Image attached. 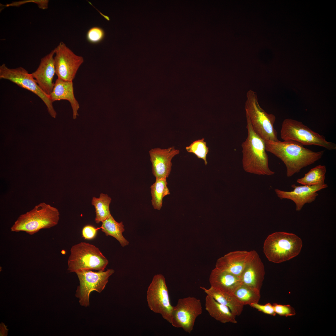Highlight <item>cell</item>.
Masks as SVG:
<instances>
[{
	"mask_svg": "<svg viewBox=\"0 0 336 336\" xmlns=\"http://www.w3.org/2000/svg\"><path fill=\"white\" fill-rule=\"evenodd\" d=\"M265 149L281 160L291 177L301 170L315 163L322 157L324 151H312L300 143L292 141H265Z\"/></svg>",
	"mask_w": 336,
	"mask_h": 336,
	"instance_id": "6da1fadb",
	"label": "cell"
},
{
	"mask_svg": "<svg viewBox=\"0 0 336 336\" xmlns=\"http://www.w3.org/2000/svg\"><path fill=\"white\" fill-rule=\"evenodd\" d=\"M248 135L241 144L243 168L246 172L258 175H272L274 172L269 167L268 157L265 141L254 130L248 117L246 115Z\"/></svg>",
	"mask_w": 336,
	"mask_h": 336,
	"instance_id": "7a4b0ae2",
	"label": "cell"
},
{
	"mask_svg": "<svg viewBox=\"0 0 336 336\" xmlns=\"http://www.w3.org/2000/svg\"><path fill=\"white\" fill-rule=\"evenodd\" d=\"M58 210L42 202L25 213L21 215L11 228L12 232L24 231L32 235L42 229L56 225L59 219Z\"/></svg>",
	"mask_w": 336,
	"mask_h": 336,
	"instance_id": "3957f363",
	"label": "cell"
},
{
	"mask_svg": "<svg viewBox=\"0 0 336 336\" xmlns=\"http://www.w3.org/2000/svg\"><path fill=\"white\" fill-rule=\"evenodd\" d=\"M302 246L301 239L295 234L277 232L267 237L264 244L263 251L269 261L279 263L298 255Z\"/></svg>",
	"mask_w": 336,
	"mask_h": 336,
	"instance_id": "277c9868",
	"label": "cell"
},
{
	"mask_svg": "<svg viewBox=\"0 0 336 336\" xmlns=\"http://www.w3.org/2000/svg\"><path fill=\"white\" fill-rule=\"evenodd\" d=\"M245 108L246 115L249 118L256 133L264 141L279 140L278 133L274 128L275 115L268 114L260 106L257 93L250 90L246 93Z\"/></svg>",
	"mask_w": 336,
	"mask_h": 336,
	"instance_id": "5b68a950",
	"label": "cell"
},
{
	"mask_svg": "<svg viewBox=\"0 0 336 336\" xmlns=\"http://www.w3.org/2000/svg\"><path fill=\"white\" fill-rule=\"evenodd\" d=\"M70 272L95 270L104 271L109 261L95 245L81 242L72 246L68 260Z\"/></svg>",
	"mask_w": 336,
	"mask_h": 336,
	"instance_id": "8992f818",
	"label": "cell"
},
{
	"mask_svg": "<svg viewBox=\"0 0 336 336\" xmlns=\"http://www.w3.org/2000/svg\"><path fill=\"white\" fill-rule=\"evenodd\" d=\"M280 135L284 141L298 142L303 145H314L328 150L336 149V144L328 142L325 137L313 131L302 122L291 119L283 121Z\"/></svg>",
	"mask_w": 336,
	"mask_h": 336,
	"instance_id": "52a82bcc",
	"label": "cell"
},
{
	"mask_svg": "<svg viewBox=\"0 0 336 336\" xmlns=\"http://www.w3.org/2000/svg\"><path fill=\"white\" fill-rule=\"evenodd\" d=\"M0 78L9 80L36 95L44 103L51 115L55 117L56 113L49 96L40 87L31 73H29L24 68L21 67L10 68L3 63L0 66Z\"/></svg>",
	"mask_w": 336,
	"mask_h": 336,
	"instance_id": "ba28073f",
	"label": "cell"
},
{
	"mask_svg": "<svg viewBox=\"0 0 336 336\" xmlns=\"http://www.w3.org/2000/svg\"><path fill=\"white\" fill-rule=\"evenodd\" d=\"M147 301L149 308L171 323L173 309L170 304L168 288L164 276L155 275L147 292Z\"/></svg>",
	"mask_w": 336,
	"mask_h": 336,
	"instance_id": "9c48e42d",
	"label": "cell"
},
{
	"mask_svg": "<svg viewBox=\"0 0 336 336\" xmlns=\"http://www.w3.org/2000/svg\"><path fill=\"white\" fill-rule=\"evenodd\" d=\"M202 312L200 300L189 296L179 299L173 306L171 323L176 328H182L190 333L193 329L195 320Z\"/></svg>",
	"mask_w": 336,
	"mask_h": 336,
	"instance_id": "30bf717a",
	"label": "cell"
},
{
	"mask_svg": "<svg viewBox=\"0 0 336 336\" xmlns=\"http://www.w3.org/2000/svg\"><path fill=\"white\" fill-rule=\"evenodd\" d=\"M113 269L107 271L94 272L91 270H82L77 272L80 284L77 287L75 296L79 299L82 306L89 305V297L90 293L95 291L101 292L108 281L110 276L114 273Z\"/></svg>",
	"mask_w": 336,
	"mask_h": 336,
	"instance_id": "8fae6325",
	"label": "cell"
},
{
	"mask_svg": "<svg viewBox=\"0 0 336 336\" xmlns=\"http://www.w3.org/2000/svg\"><path fill=\"white\" fill-rule=\"evenodd\" d=\"M54 49L55 72L58 78L72 81L84 62L83 58L75 54L62 42Z\"/></svg>",
	"mask_w": 336,
	"mask_h": 336,
	"instance_id": "7c38bea8",
	"label": "cell"
},
{
	"mask_svg": "<svg viewBox=\"0 0 336 336\" xmlns=\"http://www.w3.org/2000/svg\"><path fill=\"white\" fill-rule=\"evenodd\" d=\"M292 191H286L275 189V191L281 199H287L293 201L296 205V210L300 211L307 203L314 201L318 194L317 192L328 187L326 184L313 186H296L293 184Z\"/></svg>",
	"mask_w": 336,
	"mask_h": 336,
	"instance_id": "4fadbf2b",
	"label": "cell"
},
{
	"mask_svg": "<svg viewBox=\"0 0 336 336\" xmlns=\"http://www.w3.org/2000/svg\"><path fill=\"white\" fill-rule=\"evenodd\" d=\"M256 252L254 250L230 252L217 259L215 268L240 278L245 266Z\"/></svg>",
	"mask_w": 336,
	"mask_h": 336,
	"instance_id": "5bb4252c",
	"label": "cell"
},
{
	"mask_svg": "<svg viewBox=\"0 0 336 336\" xmlns=\"http://www.w3.org/2000/svg\"><path fill=\"white\" fill-rule=\"evenodd\" d=\"M149 152L152 173L156 178H167L171 170V160L180 151L173 146L167 149L152 148Z\"/></svg>",
	"mask_w": 336,
	"mask_h": 336,
	"instance_id": "9a60e30c",
	"label": "cell"
},
{
	"mask_svg": "<svg viewBox=\"0 0 336 336\" xmlns=\"http://www.w3.org/2000/svg\"><path fill=\"white\" fill-rule=\"evenodd\" d=\"M54 49L41 59L39 65L31 74L38 85L47 95L52 92L54 83L53 82L55 72Z\"/></svg>",
	"mask_w": 336,
	"mask_h": 336,
	"instance_id": "2e32d148",
	"label": "cell"
},
{
	"mask_svg": "<svg viewBox=\"0 0 336 336\" xmlns=\"http://www.w3.org/2000/svg\"><path fill=\"white\" fill-rule=\"evenodd\" d=\"M264 264L256 252L240 277L242 283L260 292L265 275Z\"/></svg>",
	"mask_w": 336,
	"mask_h": 336,
	"instance_id": "e0dca14e",
	"label": "cell"
},
{
	"mask_svg": "<svg viewBox=\"0 0 336 336\" xmlns=\"http://www.w3.org/2000/svg\"><path fill=\"white\" fill-rule=\"evenodd\" d=\"M209 282L213 288L232 294L242 284L240 277L216 268L211 273Z\"/></svg>",
	"mask_w": 336,
	"mask_h": 336,
	"instance_id": "ac0fdd59",
	"label": "cell"
},
{
	"mask_svg": "<svg viewBox=\"0 0 336 336\" xmlns=\"http://www.w3.org/2000/svg\"><path fill=\"white\" fill-rule=\"evenodd\" d=\"M49 96L53 103L61 100L68 101L72 109L73 118H76L79 105L75 97L72 81H64L58 78Z\"/></svg>",
	"mask_w": 336,
	"mask_h": 336,
	"instance_id": "d6986e66",
	"label": "cell"
},
{
	"mask_svg": "<svg viewBox=\"0 0 336 336\" xmlns=\"http://www.w3.org/2000/svg\"><path fill=\"white\" fill-rule=\"evenodd\" d=\"M205 308L209 315L216 320L222 323L236 324V316L226 306L217 302L212 297L207 295L205 299Z\"/></svg>",
	"mask_w": 336,
	"mask_h": 336,
	"instance_id": "ffe728a7",
	"label": "cell"
},
{
	"mask_svg": "<svg viewBox=\"0 0 336 336\" xmlns=\"http://www.w3.org/2000/svg\"><path fill=\"white\" fill-rule=\"evenodd\" d=\"M207 295L209 296L220 303L227 306L236 316L240 315L242 312L244 305L233 294L216 290L211 287L209 288L200 287Z\"/></svg>",
	"mask_w": 336,
	"mask_h": 336,
	"instance_id": "44dd1931",
	"label": "cell"
},
{
	"mask_svg": "<svg viewBox=\"0 0 336 336\" xmlns=\"http://www.w3.org/2000/svg\"><path fill=\"white\" fill-rule=\"evenodd\" d=\"M122 222H116L111 215L102 222L101 231L106 236H111L115 238L124 247L128 245V241L123 236L122 233L125 229Z\"/></svg>",
	"mask_w": 336,
	"mask_h": 336,
	"instance_id": "7402d4cb",
	"label": "cell"
},
{
	"mask_svg": "<svg viewBox=\"0 0 336 336\" xmlns=\"http://www.w3.org/2000/svg\"><path fill=\"white\" fill-rule=\"evenodd\" d=\"M166 178H156L150 187L151 202L154 208L160 210L162 207L163 198L170 194L167 187Z\"/></svg>",
	"mask_w": 336,
	"mask_h": 336,
	"instance_id": "603a6c76",
	"label": "cell"
},
{
	"mask_svg": "<svg viewBox=\"0 0 336 336\" xmlns=\"http://www.w3.org/2000/svg\"><path fill=\"white\" fill-rule=\"evenodd\" d=\"M111 200V198L107 194L103 193L100 194L99 198L93 197L91 204L95 208V221L96 223L102 222L111 215L109 209Z\"/></svg>",
	"mask_w": 336,
	"mask_h": 336,
	"instance_id": "cb8c5ba5",
	"label": "cell"
},
{
	"mask_svg": "<svg viewBox=\"0 0 336 336\" xmlns=\"http://www.w3.org/2000/svg\"><path fill=\"white\" fill-rule=\"evenodd\" d=\"M326 172L325 166L318 165L311 169L303 177L298 179L296 182L303 185L308 186L324 184Z\"/></svg>",
	"mask_w": 336,
	"mask_h": 336,
	"instance_id": "d4e9b609",
	"label": "cell"
},
{
	"mask_svg": "<svg viewBox=\"0 0 336 336\" xmlns=\"http://www.w3.org/2000/svg\"><path fill=\"white\" fill-rule=\"evenodd\" d=\"M233 294L244 306L258 303L260 298V292L242 283L236 290Z\"/></svg>",
	"mask_w": 336,
	"mask_h": 336,
	"instance_id": "484cf974",
	"label": "cell"
},
{
	"mask_svg": "<svg viewBox=\"0 0 336 336\" xmlns=\"http://www.w3.org/2000/svg\"><path fill=\"white\" fill-rule=\"evenodd\" d=\"M185 149L188 152L193 153L198 158L203 159L205 165L207 164V156L209 149L204 138L193 141L189 146L186 147Z\"/></svg>",
	"mask_w": 336,
	"mask_h": 336,
	"instance_id": "4316f807",
	"label": "cell"
},
{
	"mask_svg": "<svg viewBox=\"0 0 336 336\" xmlns=\"http://www.w3.org/2000/svg\"><path fill=\"white\" fill-rule=\"evenodd\" d=\"M105 36V32L101 28L94 26L90 28L86 34V39L89 43L96 44L101 41Z\"/></svg>",
	"mask_w": 336,
	"mask_h": 336,
	"instance_id": "83f0119b",
	"label": "cell"
},
{
	"mask_svg": "<svg viewBox=\"0 0 336 336\" xmlns=\"http://www.w3.org/2000/svg\"><path fill=\"white\" fill-rule=\"evenodd\" d=\"M273 305L276 314L279 315L287 317L296 314L294 309L290 305L274 303Z\"/></svg>",
	"mask_w": 336,
	"mask_h": 336,
	"instance_id": "f1b7e54d",
	"label": "cell"
},
{
	"mask_svg": "<svg viewBox=\"0 0 336 336\" xmlns=\"http://www.w3.org/2000/svg\"><path fill=\"white\" fill-rule=\"evenodd\" d=\"M250 306L267 315L274 316L276 314L275 312L273 305L270 303L265 305H261L258 303H252Z\"/></svg>",
	"mask_w": 336,
	"mask_h": 336,
	"instance_id": "f546056e",
	"label": "cell"
},
{
	"mask_svg": "<svg viewBox=\"0 0 336 336\" xmlns=\"http://www.w3.org/2000/svg\"><path fill=\"white\" fill-rule=\"evenodd\" d=\"M97 229L90 225L85 226L83 228L82 234L83 237L85 239L91 240L96 236Z\"/></svg>",
	"mask_w": 336,
	"mask_h": 336,
	"instance_id": "4dcf8cb0",
	"label": "cell"
},
{
	"mask_svg": "<svg viewBox=\"0 0 336 336\" xmlns=\"http://www.w3.org/2000/svg\"><path fill=\"white\" fill-rule=\"evenodd\" d=\"M7 326L5 325L2 322L0 325L1 336H6L7 335L8 330L7 329Z\"/></svg>",
	"mask_w": 336,
	"mask_h": 336,
	"instance_id": "1f68e13d",
	"label": "cell"
}]
</instances>
